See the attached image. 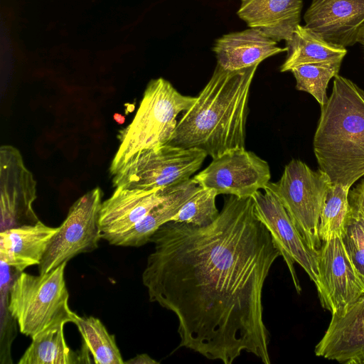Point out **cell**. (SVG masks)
I'll return each instance as SVG.
<instances>
[{
	"instance_id": "obj_1",
	"label": "cell",
	"mask_w": 364,
	"mask_h": 364,
	"mask_svg": "<svg viewBox=\"0 0 364 364\" xmlns=\"http://www.w3.org/2000/svg\"><path fill=\"white\" fill-rule=\"evenodd\" d=\"M149 242L142 282L151 302L176 315L178 347L225 364L243 351L270 364L262 293L281 255L252 196L228 195L208 225L168 221Z\"/></svg>"
},
{
	"instance_id": "obj_2",
	"label": "cell",
	"mask_w": 364,
	"mask_h": 364,
	"mask_svg": "<svg viewBox=\"0 0 364 364\" xmlns=\"http://www.w3.org/2000/svg\"><path fill=\"white\" fill-rule=\"evenodd\" d=\"M258 65L228 70L217 64L168 144L200 149L212 159L245 149L250 90Z\"/></svg>"
},
{
	"instance_id": "obj_3",
	"label": "cell",
	"mask_w": 364,
	"mask_h": 364,
	"mask_svg": "<svg viewBox=\"0 0 364 364\" xmlns=\"http://www.w3.org/2000/svg\"><path fill=\"white\" fill-rule=\"evenodd\" d=\"M319 168L332 185L350 187L364 176V90L337 75L313 139Z\"/></svg>"
},
{
	"instance_id": "obj_4",
	"label": "cell",
	"mask_w": 364,
	"mask_h": 364,
	"mask_svg": "<svg viewBox=\"0 0 364 364\" xmlns=\"http://www.w3.org/2000/svg\"><path fill=\"white\" fill-rule=\"evenodd\" d=\"M195 100L196 97L182 95L163 77L151 80L134 119L120 132L119 145L109 167L111 175L136 153L168 144L178 115Z\"/></svg>"
},
{
	"instance_id": "obj_5",
	"label": "cell",
	"mask_w": 364,
	"mask_h": 364,
	"mask_svg": "<svg viewBox=\"0 0 364 364\" xmlns=\"http://www.w3.org/2000/svg\"><path fill=\"white\" fill-rule=\"evenodd\" d=\"M66 264L38 276L20 272L10 285L7 309L21 333L32 338L57 324L76 323L79 316L68 304Z\"/></svg>"
},
{
	"instance_id": "obj_6",
	"label": "cell",
	"mask_w": 364,
	"mask_h": 364,
	"mask_svg": "<svg viewBox=\"0 0 364 364\" xmlns=\"http://www.w3.org/2000/svg\"><path fill=\"white\" fill-rule=\"evenodd\" d=\"M331 186L320 168L312 170L301 160L292 159L284 167L279 180L264 187L281 201L308 246L318 252L321 240L318 225L321 210Z\"/></svg>"
},
{
	"instance_id": "obj_7",
	"label": "cell",
	"mask_w": 364,
	"mask_h": 364,
	"mask_svg": "<svg viewBox=\"0 0 364 364\" xmlns=\"http://www.w3.org/2000/svg\"><path fill=\"white\" fill-rule=\"evenodd\" d=\"M207 154L166 144L140 151L112 175L113 186L151 190L183 182L202 166Z\"/></svg>"
},
{
	"instance_id": "obj_8",
	"label": "cell",
	"mask_w": 364,
	"mask_h": 364,
	"mask_svg": "<svg viewBox=\"0 0 364 364\" xmlns=\"http://www.w3.org/2000/svg\"><path fill=\"white\" fill-rule=\"evenodd\" d=\"M102 191L95 187L80 197L50 239L38 266L43 274L79 254L92 252L102 239L99 213Z\"/></svg>"
},
{
	"instance_id": "obj_9",
	"label": "cell",
	"mask_w": 364,
	"mask_h": 364,
	"mask_svg": "<svg viewBox=\"0 0 364 364\" xmlns=\"http://www.w3.org/2000/svg\"><path fill=\"white\" fill-rule=\"evenodd\" d=\"M262 190L264 191L259 190L252 196L255 215L270 232L287 265L296 291L300 294L301 287L294 264H299L316 286L318 252L308 246L277 196L267 188Z\"/></svg>"
},
{
	"instance_id": "obj_10",
	"label": "cell",
	"mask_w": 364,
	"mask_h": 364,
	"mask_svg": "<svg viewBox=\"0 0 364 364\" xmlns=\"http://www.w3.org/2000/svg\"><path fill=\"white\" fill-rule=\"evenodd\" d=\"M316 286L321 306L332 316L343 315L364 296V280L353 264L343 238L322 242Z\"/></svg>"
},
{
	"instance_id": "obj_11",
	"label": "cell",
	"mask_w": 364,
	"mask_h": 364,
	"mask_svg": "<svg viewBox=\"0 0 364 364\" xmlns=\"http://www.w3.org/2000/svg\"><path fill=\"white\" fill-rule=\"evenodd\" d=\"M268 163L252 151L237 149L213 159L193 179L200 186L215 190L218 194L251 197L270 181Z\"/></svg>"
},
{
	"instance_id": "obj_12",
	"label": "cell",
	"mask_w": 364,
	"mask_h": 364,
	"mask_svg": "<svg viewBox=\"0 0 364 364\" xmlns=\"http://www.w3.org/2000/svg\"><path fill=\"white\" fill-rule=\"evenodd\" d=\"M36 181L20 151L11 145L0 147L1 231L34 225L40 220L33 209Z\"/></svg>"
},
{
	"instance_id": "obj_13",
	"label": "cell",
	"mask_w": 364,
	"mask_h": 364,
	"mask_svg": "<svg viewBox=\"0 0 364 364\" xmlns=\"http://www.w3.org/2000/svg\"><path fill=\"white\" fill-rule=\"evenodd\" d=\"M304 20V26L323 40L353 46L364 26V0H312Z\"/></svg>"
},
{
	"instance_id": "obj_14",
	"label": "cell",
	"mask_w": 364,
	"mask_h": 364,
	"mask_svg": "<svg viewBox=\"0 0 364 364\" xmlns=\"http://www.w3.org/2000/svg\"><path fill=\"white\" fill-rule=\"evenodd\" d=\"M173 186L151 190L117 187L101 205L99 224L102 239L132 228L168 195Z\"/></svg>"
},
{
	"instance_id": "obj_15",
	"label": "cell",
	"mask_w": 364,
	"mask_h": 364,
	"mask_svg": "<svg viewBox=\"0 0 364 364\" xmlns=\"http://www.w3.org/2000/svg\"><path fill=\"white\" fill-rule=\"evenodd\" d=\"M314 352L340 363L364 364V296L343 315L332 316Z\"/></svg>"
},
{
	"instance_id": "obj_16",
	"label": "cell",
	"mask_w": 364,
	"mask_h": 364,
	"mask_svg": "<svg viewBox=\"0 0 364 364\" xmlns=\"http://www.w3.org/2000/svg\"><path fill=\"white\" fill-rule=\"evenodd\" d=\"M261 30L250 28L224 34L213 45L217 64L225 70H237L259 65L264 60L287 51Z\"/></svg>"
},
{
	"instance_id": "obj_17",
	"label": "cell",
	"mask_w": 364,
	"mask_h": 364,
	"mask_svg": "<svg viewBox=\"0 0 364 364\" xmlns=\"http://www.w3.org/2000/svg\"><path fill=\"white\" fill-rule=\"evenodd\" d=\"M302 6V0H240L237 14L250 28L286 41L299 25Z\"/></svg>"
},
{
	"instance_id": "obj_18",
	"label": "cell",
	"mask_w": 364,
	"mask_h": 364,
	"mask_svg": "<svg viewBox=\"0 0 364 364\" xmlns=\"http://www.w3.org/2000/svg\"><path fill=\"white\" fill-rule=\"evenodd\" d=\"M200 188L193 178L174 185L168 195L132 228L102 239L115 246L137 247L144 245L163 224L171 220Z\"/></svg>"
},
{
	"instance_id": "obj_19",
	"label": "cell",
	"mask_w": 364,
	"mask_h": 364,
	"mask_svg": "<svg viewBox=\"0 0 364 364\" xmlns=\"http://www.w3.org/2000/svg\"><path fill=\"white\" fill-rule=\"evenodd\" d=\"M58 230L41 220L0 232L1 262L22 272L27 267L39 264L52 237Z\"/></svg>"
},
{
	"instance_id": "obj_20",
	"label": "cell",
	"mask_w": 364,
	"mask_h": 364,
	"mask_svg": "<svg viewBox=\"0 0 364 364\" xmlns=\"http://www.w3.org/2000/svg\"><path fill=\"white\" fill-rule=\"evenodd\" d=\"M287 58L281 72L291 71L296 66L322 62H342L347 53L344 47L331 43L305 26L298 25L286 41Z\"/></svg>"
},
{
	"instance_id": "obj_21",
	"label": "cell",
	"mask_w": 364,
	"mask_h": 364,
	"mask_svg": "<svg viewBox=\"0 0 364 364\" xmlns=\"http://www.w3.org/2000/svg\"><path fill=\"white\" fill-rule=\"evenodd\" d=\"M65 323L57 324L32 338L18 364H76L81 355L72 350L64 336Z\"/></svg>"
},
{
	"instance_id": "obj_22",
	"label": "cell",
	"mask_w": 364,
	"mask_h": 364,
	"mask_svg": "<svg viewBox=\"0 0 364 364\" xmlns=\"http://www.w3.org/2000/svg\"><path fill=\"white\" fill-rule=\"evenodd\" d=\"M82 338V360L91 354L97 364H124L114 335H111L101 321L94 316H78L75 323ZM83 363V360H82Z\"/></svg>"
},
{
	"instance_id": "obj_23",
	"label": "cell",
	"mask_w": 364,
	"mask_h": 364,
	"mask_svg": "<svg viewBox=\"0 0 364 364\" xmlns=\"http://www.w3.org/2000/svg\"><path fill=\"white\" fill-rule=\"evenodd\" d=\"M349 190L331 184L320 215L318 235L321 242L344 236L350 215Z\"/></svg>"
},
{
	"instance_id": "obj_24",
	"label": "cell",
	"mask_w": 364,
	"mask_h": 364,
	"mask_svg": "<svg viewBox=\"0 0 364 364\" xmlns=\"http://www.w3.org/2000/svg\"><path fill=\"white\" fill-rule=\"evenodd\" d=\"M342 62H322L296 66L291 70L296 80V89L311 95L321 107L328 97L326 90L330 80L337 75Z\"/></svg>"
},
{
	"instance_id": "obj_25",
	"label": "cell",
	"mask_w": 364,
	"mask_h": 364,
	"mask_svg": "<svg viewBox=\"0 0 364 364\" xmlns=\"http://www.w3.org/2000/svg\"><path fill=\"white\" fill-rule=\"evenodd\" d=\"M218 195L215 190L200 186L199 190L184 203L171 220L197 226L210 225L220 213L215 204Z\"/></svg>"
},
{
	"instance_id": "obj_26",
	"label": "cell",
	"mask_w": 364,
	"mask_h": 364,
	"mask_svg": "<svg viewBox=\"0 0 364 364\" xmlns=\"http://www.w3.org/2000/svg\"><path fill=\"white\" fill-rule=\"evenodd\" d=\"M343 241L353 264L364 280L363 219L349 215Z\"/></svg>"
},
{
	"instance_id": "obj_27",
	"label": "cell",
	"mask_w": 364,
	"mask_h": 364,
	"mask_svg": "<svg viewBox=\"0 0 364 364\" xmlns=\"http://www.w3.org/2000/svg\"><path fill=\"white\" fill-rule=\"evenodd\" d=\"M350 214L364 220V176L348 192Z\"/></svg>"
},
{
	"instance_id": "obj_28",
	"label": "cell",
	"mask_w": 364,
	"mask_h": 364,
	"mask_svg": "<svg viewBox=\"0 0 364 364\" xmlns=\"http://www.w3.org/2000/svg\"><path fill=\"white\" fill-rule=\"evenodd\" d=\"M124 363L130 364H159V363L146 353H141L136 355L134 358L125 361Z\"/></svg>"
},
{
	"instance_id": "obj_29",
	"label": "cell",
	"mask_w": 364,
	"mask_h": 364,
	"mask_svg": "<svg viewBox=\"0 0 364 364\" xmlns=\"http://www.w3.org/2000/svg\"><path fill=\"white\" fill-rule=\"evenodd\" d=\"M357 42L361 45L364 53V26L362 27L361 30L359 32Z\"/></svg>"
}]
</instances>
